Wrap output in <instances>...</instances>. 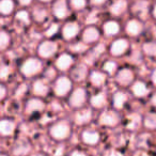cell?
<instances>
[{
	"label": "cell",
	"instance_id": "6da1fadb",
	"mask_svg": "<svg viewBox=\"0 0 156 156\" xmlns=\"http://www.w3.org/2000/svg\"><path fill=\"white\" fill-rule=\"evenodd\" d=\"M69 134V126L66 122H60L54 125L50 129V135L55 139H64Z\"/></svg>",
	"mask_w": 156,
	"mask_h": 156
},
{
	"label": "cell",
	"instance_id": "7a4b0ae2",
	"mask_svg": "<svg viewBox=\"0 0 156 156\" xmlns=\"http://www.w3.org/2000/svg\"><path fill=\"white\" fill-rule=\"evenodd\" d=\"M41 69V62L37 59H28L22 66V73L26 76H31L37 74Z\"/></svg>",
	"mask_w": 156,
	"mask_h": 156
},
{
	"label": "cell",
	"instance_id": "3957f363",
	"mask_svg": "<svg viewBox=\"0 0 156 156\" xmlns=\"http://www.w3.org/2000/svg\"><path fill=\"white\" fill-rule=\"evenodd\" d=\"M69 88H71V81L69 80V78L63 76L57 80L56 86H55V91H56L57 95L62 96L69 92Z\"/></svg>",
	"mask_w": 156,
	"mask_h": 156
},
{
	"label": "cell",
	"instance_id": "277c9868",
	"mask_svg": "<svg viewBox=\"0 0 156 156\" xmlns=\"http://www.w3.org/2000/svg\"><path fill=\"white\" fill-rule=\"evenodd\" d=\"M86 101V91L81 88L75 90L69 98V104L73 107H79L83 105Z\"/></svg>",
	"mask_w": 156,
	"mask_h": 156
},
{
	"label": "cell",
	"instance_id": "5b68a950",
	"mask_svg": "<svg viewBox=\"0 0 156 156\" xmlns=\"http://www.w3.org/2000/svg\"><path fill=\"white\" fill-rule=\"evenodd\" d=\"M57 50V45L54 42H43L41 45L39 46V54L40 56L44 57V58H48L50 57L55 51Z\"/></svg>",
	"mask_w": 156,
	"mask_h": 156
},
{
	"label": "cell",
	"instance_id": "8992f818",
	"mask_svg": "<svg viewBox=\"0 0 156 156\" xmlns=\"http://www.w3.org/2000/svg\"><path fill=\"white\" fill-rule=\"evenodd\" d=\"M128 47V43L126 40L121 39V40H117V41L113 42V44L110 47V52L115 56H119L122 55Z\"/></svg>",
	"mask_w": 156,
	"mask_h": 156
},
{
	"label": "cell",
	"instance_id": "52a82bcc",
	"mask_svg": "<svg viewBox=\"0 0 156 156\" xmlns=\"http://www.w3.org/2000/svg\"><path fill=\"white\" fill-rule=\"evenodd\" d=\"M118 115L115 113L111 112V111H106L101 115V123L104 124V125H115L118 123Z\"/></svg>",
	"mask_w": 156,
	"mask_h": 156
},
{
	"label": "cell",
	"instance_id": "ba28073f",
	"mask_svg": "<svg viewBox=\"0 0 156 156\" xmlns=\"http://www.w3.org/2000/svg\"><path fill=\"white\" fill-rule=\"evenodd\" d=\"M63 32V37H65V39H72V37H74L76 34H77L78 32V25L75 24V23H69V24H66L64 26V28H63L62 30Z\"/></svg>",
	"mask_w": 156,
	"mask_h": 156
},
{
	"label": "cell",
	"instance_id": "9c48e42d",
	"mask_svg": "<svg viewBox=\"0 0 156 156\" xmlns=\"http://www.w3.org/2000/svg\"><path fill=\"white\" fill-rule=\"evenodd\" d=\"M132 79H133L132 71L126 69H121L117 76V80L119 81L121 85H128V83L132 81Z\"/></svg>",
	"mask_w": 156,
	"mask_h": 156
},
{
	"label": "cell",
	"instance_id": "30bf717a",
	"mask_svg": "<svg viewBox=\"0 0 156 156\" xmlns=\"http://www.w3.org/2000/svg\"><path fill=\"white\" fill-rule=\"evenodd\" d=\"M72 62H73V59H72V57L69 56V55H66V54H63L58 58L56 64H57V66H58V69H69V65L72 64Z\"/></svg>",
	"mask_w": 156,
	"mask_h": 156
},
{
	"label": "cell",
	"instance_id": "8fae6325",
	"mask_svg": "<svg viewBox=\"0 0 156 156\" xmlns=\"http://www.w3.org/2000/svg\"><path fill=\"white\" fill-rule=\"evenodd\" d=\"M54 13L57 17L63 18L65 17V15L67 14V9H66V3L64 1H58L55 3L54 5Z\"/></svg>",
	"mask_w": 156,
	"mask_h": 156
},
{
	"label": "cell",
	"instance_id": "7c38bea8",
	"mask_svg": "<svg viewBox=\"0 0 156 156\" xmlns=\"http://www.w3.org/2000/svg\"><path fill=\"white\" fill-rule=\"evenodd\" d=\"M98 39V31L96 30L93 27H90V28L86 29L85 32H83V40H85L87 43H91L94 42Z\"/></svg>",
	"mask_w": 156,
	"mask_h": 156
},
{
	"label": "cell",
	"instance_id": "4fadbf2b",
	"mask_svg": "<svg viewBox=\"0 0 156 156\" xmlns=\"http://www.w3.org/2000/svg\"><path fill=\"white\" fill-rule=\"evenodd\" d=\"M100 136L96 132H83V140L87 144H95L98 143Z\"/></svg>",
	"mask_w": 156,
	"mask_h": 156
},
{
	"label": "cell",
	"instance_id": "5bb4252c",
	"mask_svg": "<svg viewBox=\"0 0 156 156\" xmlns=\"http://www.w3.org/2000/svg\"><path fill=\"white\" fill-rule=\"evenodd\" d=\"M141 29H142V26H141L140 23L137 22V20H130V22H128L127 26H126V30H127V32L132 35L139 34V32L141 31Z\"/></svg>",
	"mask_w": 156,
	"mask_h": 156
},
{
	"label": "cell",
	"instance_id": "9a60e30c",
	"mask_svg": "<svg viewBox=\"0 0 156 156\" xmlns=\"http://www.w3.org/2000/svg\"><path fill=\"white\" fill-rule=\"evenodd\" d=\"M90 119H91V112H90L89 110H81L79 111V112H77V115H76L75 117V121L77 124H85L87 123V122L90 121Z\"/></svg>",
	"mask_w": 156,
	"mask_h": 156
},
{
	"label": "cell",
	"instance_id": "2e32d148",
	"mask_svg": "<svg viewBox=\"0 0 156 156\" xmlns=\"http://www.w3.org/2000/svg\"><path fill=\"white\" fill-rule=\"evenodd\" d=\"M43 109V103L39 100H30L27 103L26 111L29 113L34 112V111H39Z\"/></svg>",
	"mask_w": 156,
	"mask_h": 156
},
{
	"label": "cell",
	"instance_id": "e0dca14e",
	"mask_svg": "<svg viewBox=\"0 0 156 156\" xmlns=\"http://www.w3.org/2000/svg\"><path fill=\"white\" fill-rule=\"evenodd\" d=\"M87 73V69L83 64H79L72 71V77L76 80H81L83 77L86 76Z\"/></svg>",
	"mask_w": 156,
	"mask_h": 156
},
{
	"label": "cell",
	"instance_id": "ac0fdd59",
	"mask_svg": "<svg viewBox=\"0 0 156 156\" xmlns=\"http://www.w3.org/2000/svg\"><path fill=\"white\" fill-rule=\"evenodd\" d=\"M33 92L37 95H46L48 92V87L42 80H37L33 83Z\"/></svg>",
	"mask_w": 156,
	"mask_h": 156
},
{
	"label": "cell",
	"instance_id": "d6986e66",
	"mask_svg": "<svg viewBox=\"0 0 156 156\" xmlns=\"http://www.w3.org/2000/svg\"><path fill=\"white\" fill-rule=\"evenodd\" d=\"M133 92H134L135 95L137 96H143L149 92L147 88L145 87V85L141 81H137L134 86H133Z\"/></svg>",
	"mask_w": 156,
	"mask_h": 156
},
{
	"label": "cell",
	"instance_id": "ffe728a7",
	"mask_svg": "<svg viewBox=\"0 0 156 156\" xmlns=\"http://www.w3.org/2000/svg\"><path fill=\"white\" fill-rule=\"evenodd\" d=\"M104 31L107 35L115 34L119 32V25L115 22H108L104 25Z\"/></svg>",
	"mask_w": 156,
	"mask_h": 156
},
{
	"label": "cell",
	"instance_id": "44dd1931",
	"mask_svg": "<svg viewBox=\"0 0 156 156\" xmlns=\"http://www.w3.org/2000/svg\"><path fill=\"white\" fill-rule=\"evenodd\" d=\"M14 129V123L9 120H2L1 121V134L2 135H9L13 132Z\"/></svg>",
	"mask_w": 156,
	"mask_h": 156
},
{
	"label": "cell",
	"instance_id": "7402d4cb",
	"mask_svg": "<svg viewBox=\"0 0 156 156\" xmlns=\"http://www.w3.org/2000/svg\"><path fill=\"white\" fill-rule=\"evenodd\" d=\"M125 7H126L125 1H117V2H115L111 5L110 11H111V13L115 14V15H119V14H121L122 12L124 11Z\"/></svg>",
	"mask_w": 156,
	"mask_h": 156
},
{
	"label": "cell",
	"instance_id": "603a6c76",
	"mask_svg": "<svg viewBox=\"0 0 156 156\" xmlns=\"http://www.w3.org/2000/svg\"><path fill=\"white\" fill-rule=\"evenodd\" d=\"M91 81L95 86H101L105 81V75L100 72H93L91 74Z\"/></svg>",
	"mask_w": 156,
	"mask_h": 156
},
{
	"label": "cell",
	"instance_id": "cb8c5ba5",
	"mask_svg": "<svg viewBox=\"0 0 156 156\" xmlns=\"http://www.w3.org/2000/svg\"><path fill=\"white\" fill-rule=\"evenodd\" d=\"M126 101V96L124 93L122 92H118V93L115 94V98H113V104L117 108H121L123 106V104Z\"/></svg>",
	"mask_w": 156,
	"mask_h": 156
},
{
	"label": "cell",
	"instance_id": "d4e9b609",
	"mask_svg": "<svg viewBox=\"0 0 156 156\" xmlns=\"http://www.w3.org/2000/svg\"><path fill=\"white\" fill-rule=\"evenodd\" d=\"M103 51H104V46L101 45V44H98L95 48L92 49V51L90 52L89 56H88V60H89V62H92V61H93L95 58H98V57L100 56Z\"/></svg>",
	"mask_w": 156,
	"mask_h": 156
},
{
	"label": "cell",
	"instance_id": "484cf974",
	"mask_svg": "<svg viewBox=\"0 0 156 156\" xmlns=\"http://www.w3.org/2000/svg\"><path fill=\"white\" fill-rule=\"evenodd\" d=\"M91 104L93 105L94 107H96V108H100V107H102L103 105L105 104V96L103 93H98V95L93 96V98H91Z\"/></svg>",
	"mask_w": 156,
	"mask_h": 156
},
{
	"label": "cell",
	"instance_id": "4316f807",
	"mask_svg": "<svg viewBox=\"0 0 156 156\" xmlns=\"http://www.w3.org/2000/svg\"><path fill=\"white\" fill-rule=\"evenodd\" d=\"M13 9V2L9 0H5L0 3V11L2 14H9Z\"/></svg>",
	"mask_w": 156,
	"mask_h": 156
},
{
	"label": "cell",
	"instance_id": "83f0119b",
	"mask_svg": "<svg viewBox=\"0 0 156 156\" xmlns=\"http://www.w3.org/2000/svg\"><path fill=\"white\" fill-rule=\"evenodd\" d=\"M139 124V117L137 115H132L127 118V127L129 129H135Z\"/></svg>",
	"mask_w": 156,
	"mask_h": 156
},
{
	"label": "cell",
	"instance_id": "f1b7e54d",
	"mask_svg": "<svg viewBox=\"0 0 156 156\" xmlns=\"http://www.w3.org/2000/svg\"><path fill=\"white\" fill-rule=\"evenodd\" d=\"M147 5L145 2H138L134 7V11L136 12L138 15L144 16L145 14H147Z\"/></svg>",
	"mask_w": 156,
	"mask_h": 156
},
{
	"label": "cell",
	"instance_id": "f546056e",
	"mask_svg": "<svg viewBox=\"0 0 156 156\" xmlns=\"http://www.w3.org/2000/svg\"><path fill=\"white\" fill-rule=\"evenodd\" d=\"M144 124L147 127L156 128V115H149L144 120Z\"/></svg>",
	"mask_w": 156,
	"mask_h": 156
},
{
	"label": "cell",
	"instance_id": "4dcf8cb0",
	"mask_svg": "<svg viewBox=\"0 0 156 156\" xmlns=\"http://www.w3.org/2000/svg\"><path fill=\"white\" fill-rule=\"evenodd\" d=\"M143 50L145 51V54L150 55V56L155 55L156 54V44L152 43V42L144 44V46H143Z\"/></svg>",
	"mask_w": 156,
	"mask_h": 156
},
{
	"label": "cell",
	"instance_id": "1f68e13d",
	"mask_svg": "<svg viewBox=\"0 0 156 156\" xmlns=\"http://www.w3.org/2000/svg\"><path fill=\"white\" fill-rule=\"evenodd\" d=\"M28 150L29 147L26 143H24V144L18 143V144H16V149L14 150V153H15V155H24V154H26V152Z\"/></svg>",
	"mask_w": 156,
	"mask_h": 156
},
{
	"label": "cell",
	"instance_id": "d6a6232c",
	"mask_svg": "<svg viewBox=\"0 0 156 156\" xmlns=\"http://www.w3.org/2000/svg\"><path fill=\"white\" fill-rule=\"evenodd\" d=\"M33 15H34V17L37 18V20H42V18H44L45 11H44V10H42L41 8H37V10H34V11H33Z\"/></svg>",
	"mask_w": 156,
	"mask_h": 156
},
{
	"label": "cell",
	"instance_id": "836d02e7",
	"mask_svg": "<svg viewBox=\"0 0 156 156\" xmlns=\"http://www.w3.org/2000/svg\"><path fill=\"white\" fill-rule=\"evenodd\" d=\"M16 17L18 18V20H23V22L25 23H29V18H28V13L25 11H20L18 12L17 14H16Z\"/></svg>",
	"mask_w": 156,
	"mask_h": 156
},
{
	"label": "cell",
	"instance_id": "e575fe53",
	"mask_svg": "<svg viewBox=\"0 0 156 156\" xmlns=\"http://www.w3.org/2000/svg\"><path fill=\"white\" fill-rule=\"evenodd\" d=\"M115 69V62H111V61H108L104 64V69L109 73H112Z\"/></svg>",
	"mask_w": 156,
	"mask_h": 156
},
{
	"label": "cell",
	"instance_id": "d590c367",
	"mask_svg": "<svg viewBox=\"0 0 156 156\" xmlns=\"http://www.w3.org/2000/svg\"><path fill=\"white\" fill-rule=\"evenodd\" d=\"M8 44H9V37L5 32H2L1 33V48L5 49Z\"/></svg>",
	"mask_w": 156,
	"mask_h": 156
},
{
	"label": "cell",
	"instance_id": "8d00e7d4",
	"mask_svg": "<svg viewBox=\"0 0 156 156\" xmlns=\"http://www.w3.org/2000/svg\"><path fill=\"white\" fill-rule=\"evenodd\" d=\"M85 49H86V46L83 45V43H78V44H76V45L72 46V50H74V51H76V52L85 51Z\"/></svg>",
	"mask_w": 156,
	"mask_h": 156
},
{
	"label": "cell",
	"instance_id": "74e56055",
	"mask_svg": "<svg viewBox=\"0 0 156 156\" xmlns=\"http://www.w3.org/2000/svg\"><path fill=\"white\" fill-rule=\"evenodd\" d=\"M72 5L75 9H81L86 5V2L83 0H74V1H72Z\"/></svg>",
	"mask_w": 156,
	"mask_h": 156
},
{
	"label": "cell",
	"instance_id": "f35d334b",
	"mask_svg": "<svg viewBox=\"0 0 156 156\" xmlns=\"http://www.w3.org/2000/svg\"><path fill=\"white\" fill-rule=\"evenodd\" d=\"M57 30H58V26H57V25H52V26L50 27L49 30H47L46 34H47V35H52V34H55V33H56Z\"/></svg>",
	"mask_w": 156,
	"mask_h": 156
},
{
	"label": "cell",
	"instance_id": "ab89813d",
	"mask_svg": "<svg viewBox=\"0 0 156 156\" xmlns=\"http://www.w3.org/2000/svg\"><path fill=\"white\" fill-rule=\"evenodd\" d=\"M7 73H9V69H8L7 66H3L2 67V71H1V77L5 78V75H7Z\"/></svg>",
	"mask_w": 156,
	"mask_h": 156
},
{
	"label": "cell",
	"instance_id": "60d3db41",
	"mask_svg": "<svg viewBox=\"0 0 156 156\" xmlns=\"http://www.w3.org/2000/svg\"><path fill=\"white\" fill-rule=\"evenodd\" d=\"M106 156H122L121 153H119V152L117 151H110L109 153H107Z\"/></svg>",
	"mask_w": 156,
	"mask_h": 156
},
{
	"label": "cell",
	"instance_id": "b9f144b4",
	"mask_svg": "<svg viewBox=\"0 0 156 156\" xmlns=\"http://www.w3.org/2000/svg\"><path fill=\"white\" fill-rule=\"evenodd\" d=\"M71 156H85V155H83V153H81V152L74 151L73 153L71 154Z\"/></svg>",
	"mask_w": 156,
	"mask_h": 156
},
{
	"label": "cell",
	"instance_id": "7bdbcfd3",
	"mask_svg": "<svg viewBox=\"0 0 156 156\" xmlns=\"http://www.w3.org/2000/svg\"><path fill=\"white\" fill-rule=\"evenodd\" d=\"M152 80H153V83L156 85V69L153 72V75H152Z\"/></svg>",
	"mask_w": 156,
	"mask_h": 156
},
{
	"label": "cell",
	"instance_id": "ee69618b",
	"mask_svg": "<svg viewBox=\"0 0 156 156\" xmlns=\"http://www.w3.org/2000/svg\"><path fill=\"white\" fill-rule=\"evenodd\" d=\"M136 156H147V155L144 152H138V153H136Z\"/></svg>",
	"mask_w": 156,
	"mask_h": 156
},
{
	"label": "cell",
	"instance_id": "f6af8a7d",
	"mask_svg": "<svg viewBox=\"0 0 156 156\" xmlns=\"http://www.w3.org/2000/svg\"><path fill=\"white\" fill-rule=\"evenodd\" d=\"M5 96V87H1V98H3Z\"/></svg>",
	"mask_w": 156,
	"mask_h": 156
},
{
	"label": "cell",
	"instance_id": "bcb514c9",
	"mask_svg": "<svg viewBox=\"0 0 156 156\" xmlns=\"http://www.w3.org/2000/svg\"><path fill=\"white\" fill-rule=\"evenodd\" d=\"M152 102H153V104H155V105H156V95H155V98H153V100H152Z\"/></svg>",
	"mask_w": 156,
	"mask_h": 156
},
{
	"label": "cell",
	"instance_id": "7dc6e473",
	"mask_svg": "<svg viewBox=\"0 0 156 156\" xmlns=\"http://www.w3.org/2000/svg\"><path fill=\"white\" fill-rule=\"evenodd\" d=\"M153 14H154V16L156 17V5H155V8H154V11H153Z\"/></svg>",
	"mask_w": 156,
	"mask_h": 156
},
{
	"label": "cell",
	"instance_id": "c3c4849f",
	"mask_svg": "<svg viewBox=\"0 0 156 156\" xmlns=\"http://www.w3.org/2000/svg\"><path fill=\"white\" fill-rule=\"evenodd\" d=\"M20 3H23V5H28L29 3V1H22Z\"/></svg>",
	"mask_w": 156,
	"mask_h": 156
},
{
	"label": "cell",
	"instance_id": "681fc988",
	"mask_svg": "<svg viewBox=\"0 0 156 156\" xmlns=\"http://www.w3.org/2000/svg\"><path fill=\"white\" fill-rule=\"evenodd\" d=\"M33 156H44V155H41V154H35V155H33Z\"/></svg>",
	"mask_w": 156,
	"mask_h": 156
},
{
	"label": "cell",
	"instance_id": "f907efd6",
	"mask_svg": "<svg viewBox=\"0 0 156 156\" xmlns=\"http://www.w3.org/2000/svg\"><path fill=\"white\" fill-rule=\"evenodd\" d=\"M155 35H156V30H155Z\"/></svg>",
	"mask_w": 156,
	"mask_h": 156
},
{
	"label": "cell",
	"instance_id": "816d5d0a",
	"mask_svg": "<svg viewBox=\"0 0 156 156\" xmlns=\"http://www.w3.org/2000/svg\"><path fill=\"white\" fill-rule=\"evenodd\" d=\"M1 156H5V155H1Z\"/></svg>",
	"mask_w": 156,
	"mask_h": 156
}]
</instances>
